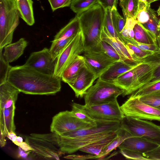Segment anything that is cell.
<instances>
[{"label":"cell","instance_id":"obj_18","mask_svg":"<svg viewBox=\"0 0 160 160\" xmlns=\"http://www.w3.org/2000/svg\"><path fill=\"white\" fill-rule=\"evenodd\" d=\"M20 92L7 81L0 84V109L15 105Z\"/></svg>","mask_w":160,"mask_h":160},{"label":"cell","instance_id":"obj_11","mask_svg":"<svg viewBox=\"0 0 160 160\" xmlns=\"http://www.w3.org/2000/svg\"><path fill=\"white\" fill-rule=\"evenodd\" d=\"M57 60L53 58L49 49L45 48L32 52L24 64L42 73L53 75Z\"/></svg>","mask_w":160,"mask_h":160},{"label":"cell","instance_id":"obj_34","mask_svg":"<svg viewBox=\"0 0 160 160\" xmlns=\"http://www.w3.org/2000/svg\"><path fill=\"white\" fill-rule=\"evenodd\" d=\"M158 20L155 11L153 9L149 19L142 25L145 28L149 31L156 39L160 36V31L158 28Z\"/></svg>","mask_w":160,"mask_h":160},{"label":"cell","instance_id":"obj_19","mask_svg":"<svg viewBox=\"0 0 160 160\" xmlns=\"http://www.w3.org/2000/svg\"><path fill=\"white\" fill-rule=\"evenodd\" d=\"M15 105L9 108L0 109V134L7 137L11 131L15 132L14 122Z\"/></svg>","mask_w":160,"mask_h":160},{"label":"cell","instance_id":"obj_29","mask_svg":"<svg viewBox=\"0 0 160 160\" xmlns=\"http://www.w3.org/2000/svg\"><path fill=\"white\" fill-rule=\"evenodd\" d=\"M139 0H120L119 5L121 8L126 19H134L138 12Z\"/></svg>","mask_w":160,"mask_h":160},{"label":"cell","instance_id":"obj_33","mask_svg":"<svg viewBox=\"0 0 160 160\" xmlns=\"http://www.w3.org/2000/svg\"><path fill=\"white\" fill-rule=\"evenodd\" d=\"M72 107V113L78 119L87 123H92L96 122V121L89 116L84 110L83 105L73 103Z\"/></svg>","mask_w":160,"mask_h":160},{"label":"cell","instance_id":"obj_25","mask_svg":"<svg viewBox=\"0 0 160 160\" xmlns=\"http://www.w3.org/2000/svg\"><path fill=\"white\" fill-rule=\"evenodd\" d=\"M133 30L134 39L137 42L141 43L158 45L156 38L142 25L137 21Z\"/></svg>","mask_w":160,"mask_h":160},{"label":"cell","instance_id":"obj_26","mask_svg":"<svg viewBox=\"0 0 160 160\" xmlns=\"http://www.w3.org/2000/svg\"><path fill=\"white\" fill-rule=\"evenodd\" d=\"M120 129L105 138L83 147L79 150L98 156L102 150L116 137Z\"/></svg>","mask_w":160,"mask_h":160},{"label":"cell","instance_id":"obj_46","mask_svg":"<svg viewBox=\"0 0 160 160\" xmlns=\"http://www.w3.org/2000/svg\"><path fill=\"white\" fill-rule=\"evenodd\" d=\"M159 80H160V64L155 70L150 80L144 85Z\"/></svg>","mask_w":160,"mask_h":160},{"label":"cell","instance_id":"obj_44","mask_svg":"<svg viewBox=\"0 0 160 160\" xmlns=\"http://www.w3.org/2000/svg\"><path fill=\"white\" fill-rule=\"evenodd\" d=\"M143 154L148 160H160V145L153 150Z\"/></svg>","mask_w":160,"mask_h":160},{"label":"cell","instance_id":"obj_23","mask_svg":"<svg viewBox=\"0 0 160 160\" xmlns=\"http://www.w3.org/2000/svg\"><path fill=\"white\" fill-rule=\"evenodd\" d=\"M20 17L29 26L35 23L32 0H15Z\"/></svg>","mask_w":160,"mask_h":160},{"label":"cell","instance_id":"obj_49","mask_svg":"<svg viewBox=\"0 0 160 160\" xmlns=\"http://www.w3.org/2000/svg\"><path fill=\"white\" fill-rule=\"evenodd\" d=\"M7 137L14 143L15 142L17 136L15 132L12 131L8 133Z\"/></svg>","mask_w":160,"mask_h":160},{"label":"cell","instance_id":"obj_31","mask_svg":"<svg viewBox=\"0 0 160 160\" xmlns=\"http://www.w3.org/2000/svg\"><path fill=\"white\" fill-rule=\"evenodd\" d=\"M73 37L55 41L52 40L51 42L52 43L49 49V51L54 59H57Z\"/></svg>","mask_w":160,"mask_h":160},{"label":"cell","instance_id":"obj_37","mask_svg":"<svg viewBox=\"0 0 160 160\" xmlns=\"http://www.w3.org/2000/svg\"><path fill=\"white\" fill-rule=\"evenodd\" d=\"M111 12V10L109 8H107L105 10V15L103 22V27L106 28L108 32L111 36L113 37L119 39L122 42L113 25L112 21Z\"/></svg>","mask_w":160,"mask_h":160},{"label":"cell","instance_id":"obj_14","mask_svg":"<svg viewBox=\"0 0 160 160\" xmlns=\"http://www.w3.org/2000/svg\"><path fill=\"white\" fill-rule=\"evenodd\" d=\"M97 125L87 129H78L66 132L59 135L62 137L74 138L110 131L117 130L121 127L120 121L97 120Z\"/></svg>","mask_w":160,"mask_h":160},{"label":"cell","instance_id":"obj_15","mask_svg":"<svg viewBox=\"0 0 160 160\" xmlns=\"http://www.w3.org/2000/svg\"><path fill=\"white\" fill-rule=\"evenodd\" d=\"M159 145L144 138L131 137L126 139L118 147L120 149H126L142 153L151 151Z\"/></svg>","mask_w":160,"mask_h":160},{"label":"cell","instance_id":"obj_9","mask_svg":"<svg viewBox=\"0 0 160 160\" xmlns=\"http://www.w3.org/2000/svg\"><path fill=\"white\" fill-rule=\"evenodd\" d=\"M84 110L95 120L121 121L125 116L117 100L100 105H83Z\"/></svg>","mask_w":160,"mask_h":160},{"label":"cell","instance_id":"obj_6","mask_svg":"<svg viewBox=\"0 0 160 160\" xmlns=\"http://www.w3.org/2000/svg\"><path fill=\"white\" fill-rule=\"evenodd\" d=\"M84 51V39L82 30L74 36L57 58L53 75L61 78L65 70Z\"/></svg>","mask_w":160,"mask_h":160},{"label":"cell","instance_id":"obj_24","mask_svg":"<svg viewBox=\"0 0 160 160\" xmlns=\"http://www.w3.org/2000/svg\"><path fill=\"white\" fill-rule=\"evenodd\" d=\"M81 31L79 18L76 15L56 34L53 40L73 38Z\"/></svg>","mask_w":160,"mask_h":160},{"label":"cell","instance_id":"obj_17","mask_svg":"<svg viewBox=\"0 0 160 160\" xmlns=\"http://www.w3.org/2000/svg\"><path fill=\"white\" fill-rule=\"evenodd\" d=\"M101 40L111 45L116 51L122 61L132 63H136L124 44L119 39L113 37L103 27L101 34Z\"/></svg>","mask_w":160,"mask_h":160},{"label":"cell","instance_id":"obj_40","mask_svg":"<svg viewBox=\"0 0 160 160\" xmlns=\"http://www.w3.org/2000/svg\"><path fill=\"white\" fill-rule=\"evenodd\" d=\"M123 43L128 42L142 50L160 53V48L158 45L149 44L137 42L134 39H127L123 41Z\"/></svg>","mask_w":160,"mask_h":160},{"label":"cell","instance_id":"obj_21","mask_svg":"<svg viewBox=\"0 0 160 160\" xmlns=\"http://www.w3.org/2000/svg\"><path fill=\"white\" fill-rule=\"evenodd\" d=\"M85 65L83 56H78L64 71L61 76V80L67 83L72 81Z\"/></svg>","mask_w":160,"mask_h":160},{"label":"cell","instance_id":"obj_10","mask_svg":"<svg viewBox=\"0 0 160 160\" xmlns=\"http://www.w3.org/2000/svg\"><path fill=\"white\" fill-rule=\"evenodd\" d=\"M26 141L32 148V151L34 157L42 159L59 160L65 153L59 149L49 142L30 134L24 136Z\"/></svg>","mask_w":160,"mask_h":160},{"label":"cell","instance_id":"obj_53","mask_svg":"<svg viewBox=\"0 0 160 160\" xmlns=\"http://www.w3.org/2000/svg\"><path fill=\"white\" fill-rule=\"evenodd\" d=\"M157 13L158 16H160V6L159 7L157 11Z\"/></svg>","mask_w":160,"mask_h":160},{"label":"cell","instance_id":"obj_5","mask_svg":"<svg viewBox=\"0 0 160 160\" xmlns=\"http://www.w3.org/2000/svg\"><path fill=\"white\" fill-rule=\"evenodd\" d=\"M121 127L132 137H141L160 145V126L152 122L125 116Z\"/></svg>","mask_w":160,"mask_h":160},{"label":"cell","instance_id":"obj_28","mask_svg":"<svg viewBox=\"0 0 160 160\" xmlns=\"http://www.w3.org/2000/svg\"><path fill=\"white\" fill-rule=\"evenodd\" d=\"M124 44L133 61L137 63H140L144 58L157 53L151 51L142 50L128 42H125Z\"/></svg>","mask_w":160,"mask_h":160},{"label":"cell","instance_id":"obj_7","mask_svg":"<svg viewBox=\"0 0 160 160\" xmlns=\"http://www.w3.org/2000/svg\"><path fill=\"white\" fill-rule=\"evenodd\" d=\"M125 116L140 119L160 121V110L131 96L121 106Z\"/></svg>","mask_w":160,"mask_h":160},{"label":"cell","instance_id":"obj_48","mask_svg":"<svg viewBox=\"0 0 160 160\" xmlns=\"http://www.w3.org/2000/svg\"><path fill=\"white\" fill-rule=\"evenodd\" d=\"M19 147L25 152L33 151L32 148L26 141L23 142Z\"/></svg>","mask_w":160,"mask_h":160},{"label":"cell","instance_id":"obj_35","mask_svg":"<svg viewBox=\"0 0 160 160\" xmlns=\"http://www.w3.org/2000/svg\"><path fill=\"white\" fill-rule=\"evenodd\" d=\"M93 52H102L116 61H122L115 49L111 45L102 40L98 45L95 50Z\"/></svg>","mask_w":160,"mask_h":160},{"label":"cell","instance_id":"obj_12","mask_svg":"<svg viewBox=\"0 0 160 160\" xmlns=\"http://www.w3.org/2000/svg\"><path fill=\"white\" fill-rule=\"evenodd\" d=\"M86 65L95 74L97 78L116 61L100 52H84Z\"/></svg>","mask_w":160,"mask_h":160},{"label":"cell","instance_id":"obj_22","mask_svg":"<svg viewBox=\"0 0 160 160\" xmlns=\"http://www.w3.org/2000/svg\"><path fill=\"white\" fill-rule=\"evenodd\" d=\"M134 68L120 75L113 83L123 89L124 92L122 94L123 97L133 93V89L135 83Z\"/></svg>","mask_w":160,"mask_h":160},{"label":"cell","instance_id":"obj_30","mask_svg":"<svg viewBox=\"0 0 160 160\" xmlns=\"http://www.w3.org/2000/svg\"><path fill=\"white\" fill-rule=\"evenodd\" d=\"M97 3L98 0H72L70 7L77 15H79Z\"/></svg>","mask_w":160,"mask_h":160},{"label":"cell","instance_id":"obj_13","mask_svg":"<svg viewBox=\"0 0 160 160\" xmlns=\"http://www.w3.org/2000/svg\"><path fill=\"white\" fill-rule=\"evenodd\" d=\"M96 79L95 74L86 64L75 79L67 84L74 91L76 97L82 98Z\"/></svg>","mask_w":160,"mask_h":160},{"label":"cell","instance_id":"obj_4","mask_svg":"<svg viewBox=\"0 0 160 160\" xmlns=\"http://www.w3.org/2000/svg\"><path fill=\"white\" fill-rule=\"evenodd\" d=\"M124 92V90L113 83L98 78L85 94L84 105H95L113 102L117 100L118 97Z\"/></svg>","mask_w":160,"mask_h":160},{"label":"cell","instance_id":"obj_36","mask_svg":"<svg viewBox=\"0 0 160 160\" xmlns=\"http://www.w3.org/2000/svg\"><path fill=\"white\" fill-rule=\"evenodd\" d=\"M144 103L160 110V91L139 97Z\"/></svg>","mask_w":160,"mask_h":160},{"label":"cell","instance_id":"obj_38","mask_svg":"<svg viewBox=\"0 0 160 160\" xmlns=\"http://www.w3.org/2000/svg\"><path fill=\"white\" fill-rule=\"evenodd\" d=\"M112 21L114 27L120 36V33L124 27L126 20L122 18L118 13L117 9H114L111 10ZM122 42H123L121 38Z\"/></svg>","mask_w":160,"mask_h":160},{"label":"cell","instance_id":"obj_3","mask_svg":"<svg viewBox=\"0 0 160 160\" xmlns=\"http://www.w3.org/2000/svg\"><path fill=\"white\" fill-rule=\"evenodd\" d=\"M19 17L15 0H0V49L11 43Z\"/></svg>","mask_w":160,"mask_h":160},{"label":"cell","instance_id":"obj_45","mask_svg":"<svg viewBox=\"0 0 160 160\" xmlns=\"http://www.w3.org/2000/svg\"><path fill=\"white\" fill-rule=\"evenodd\" d=\"M64 158L73 160H86L89 159H98L97 156L90 154L88 155H72L66 156Z\"/></svg>","mask_w":160,"mask_h":160},{"label":"cell","instance_id":"obj_39","mask_svg":"<svg viewBox=\"0 0 160 160\" xmlns=\"http://www.w3.org/2000/svg\"><path fill=\"white\" fill-rule=\"evenodd\" d=\"M2 49H0V84L7 81L8 72L11 66L5 59L2 52Z\"/></svg>","mask_w":160,"mask_h":160},{"label":"cell","instance_id":"obj_2","mask_svg":"<svg viewBox=\"0 0 160 160\" xmlns=\"http://www.w3.org/2000/svg\"><path fill=\"white\" fill-rule=\"evenodd\" d=\"M84 39V52L95 50L102 41L105 10L98 3L79 15Z\"/></svg>","mask_w":160,"mask_h":160},{"label":"cell","instance_id":"obj_16","mask_svg":"<svg viewBox=\"0 0 160 160\" xmlns=\"http://www.w3.org/2000/svg\"><path fill=\"white\" fill-rule=\"evenodd\" d=\"M138 63L122 60L116 61L99 78L104 81L112 83L120 75L134 68Z\"/></svg>","mask_w":160,"mask_h":160},{"label":"cell","instance_id":"obj_47","mask_svg":"<svg viewBox=\"0 0 160 160\" xmlns=\"http://www.w3.org/2000/svg\"><path fill=\"white\" fill-rule=\"evenodd\" d=\"M31 151L25 152L19 147L18 157L20 158L26 159L28 158Z\"/></svg>","mask_w":160,"mask_h":160},{"label":"cell","instance_id":"obj_32","mask_svg":"<svg viewBox=\"0 0 160 160\" xmlns=\"http://www.w3.org/2000/svg\"><path fill=\"white\" fill-rule=\"evenodd\" d=\"M160 91V80L145 85L140 88L131 95L134 97L141 96Z\"/></svg>","mask_w":160,"mask_h":160},{"label":"cell","instance_id":"obj_41","mask_svg":"<svg viewBox=\"0 0 160 160\" xmlns=\"http://www.w3.org/2000/svg\"><path fill=\"white\" fill-rule=\"evenodd\" d=\"M120 153L126 159L134 160H148L143 155V153L128 150L120 149Z\"/></svg>","mask_w":160,"mask_h":160},{"label":"cell","instance_id":"obj_20","mask_svg":"<svg viewBox=\"0 0 160 160\" xmlns=\"http://www.w3.org/2000/svg\"><path fill=\"white\" fill-rule=\"evenodd\" d=\"M28 45V42L23 38L5 46L3 53L5 59L8 63L17 60L23 53Z\"/></svg>","mask_w":160,"mask_h":160},{"label":"cell","instance_id":"obj_54","mask_svg":"<svg viewBox=\"0 0 160 160\" xmlns=\"http://www.w3.org/2000/svg\"><path fill=\"white\" fill-rule=\"evenodd\" d=\"M158 30L160 31V19L158 20Z\"/></svg>","mask_w":160,"mask_h":160},{"label":"cell","instance_id":"obj_27","mask_svg":"<svg viewBox=\"0 0 160 160\" xmlns=\"http://www.w3.org/2000/svg\"><path fill=\"white\" fill-rule=\"evenodd\" d=\"M132 137L131 134L121 127L116 137L101 152L98 156V159L103 158L118 147L126 138Z\"/></svg>","mask_w":160,"mask_h":160},{"label":"cell","instance_id":"obj_8","mask_svg":"<svg viewBox=\"0 0 160 160\" xmlns=\"http://www.w3.org/2000/svg\"><path fill=\"white\" fill-rule=\"evenodd\" d=\"M97 125L96 121L92 123L85 122L74 116L71 111L66 110L60 112L53 117L50 131L60 135L70 131L90 128Z\"/></svg>","mask_w":160,"mask_h":160},{"label":"cell","instance_id":"obj_51","mask_svg":"<svg viewBox=\"0 0 160 160\" xmlns=\"http://www.w3.org/2000/svg\"><path fill=\"white\" fill-rule=\"evenodd\" d=\"M23 142V139L22 137L20 136H17L16 140L14 143L19 147Z\"/></svg>","mask_w":160,"mask_h":160},{"label":"cell","instance_id":"obj_43","mask_svg":"<svg viewBox=\"0 0 160 160\" xmlns=\"http://www.w3.org/2000/svg\"><path fill=\"white\" fill-rule=\"evenodd\" d=\"M118 0H98V3L100 4L105 10L109 8L111 10L117 9Z\"/></svg>","mask_w":160,"mask_h":160},{"label":"cell","instance_id":"obj_1","mask_svg":"<svg viewBox=\"0 0 160 160\" xmlns=\"http://www.w3.org/2000/svg\"><path fill=\"white\" fill-rule=\"evenodd\" d=\"M61 79L53 75L40 72L24 64L11 67L7 81L25 94H55L61 89Z\"/></svg>","mask_w":160,"mask_h":160},{"label":"cell","instance_id":"obj_52","mask_svg":"<svg viewBox=\"0 0 160 160\" xmlns=\"http://www.w3.org/2000/svg\"><path fill=\"white\" fill-rule=\"evenodd\" d=\"M159 0H139V1L143 2L148 4L151 5V4L154 2Z\"/></svg>","mask_w":160,"mask_h":160},{"label":"cell","instance_id":"obj_50","mask_svg":"<svg viewBox=\"0 0 160 160\" xmlns=\"http://www.w3.org/2000/svg\"><path fill=\"white\" fill-rule=\"evenodd\" d=\"M6 138L0 134V146L1 148L3 147L6 144Z\"/></svg>","mask_w":160,"mask_h":160},{"label":"cell","instance_id":"obj_42","mask_svg":"<svg viewBox=\"0 0 160 160\" xmlns=\"http://www.w3.org/2000/svg\"><path fill=\"white\" fill-rule=\"evenodd\" d=\"M72 0H48L53 12L57 9L70 6Z\"/></svg>","mask_w":160,"mask_h":160}]
</instances>
